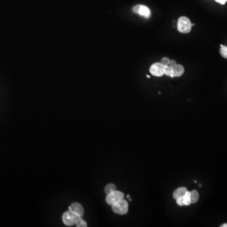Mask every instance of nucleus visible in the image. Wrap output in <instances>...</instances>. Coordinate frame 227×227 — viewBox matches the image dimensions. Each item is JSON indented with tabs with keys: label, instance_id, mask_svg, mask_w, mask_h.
Here are the masks:
<instances>
[{
	"label": "nucleus",
	"instance_id": "obj_1",
	"mask_svg": "<svg viewBox=\"0 0 227 227\" xmlns=\"http://www.w3.org/2000/svg\"><path fill=\"white\" fill-rule=\"evenodd\" d=\"M177 30L182 33H189L192 28V24L190 20L186 16H181L177 22Z\"/></svg>",
	"mask_w": 227,
	"mask_h": 227
},
{
	"label": "nucleus",
	"instance_id": "obj_2",
	"mask_svg": "<svg viewBox=\"0 0 227 227\" xmlns=\"http://www.w3.org/2000/svg\"><path fill=\"white\" fill-rule=\"evenodd\" d=\"M113 211L119 214H125L128 211V203L127 201L122 200L112 205Z\"/></svg>",
	"mask_w": 227,
	"mask_h": 227
},
{
	"label": "nucleus",
	"instance_id": "obj_3",
	"mask_svg": "<svg viewBox=\"0 0 227 227\" xmlns=\"http://www.w3.org/2000/svg\"><path fill=\"white\" fill-rule=\"evenodd\" d=\"M124 197V195L122 192L115 191L107 194L106 197V202L109 205H113L114 204L123 200Z\"/></svg>",
	"mask_w": 227,
	"mask_h": 227
},
{
	"label": "nucleus",
	"instance_id": "obj_4",
	"mask_svg": "<svg viewBox=\"0 0 227 227\" xmlns=\"http://www.w3.org/2000/svg\"><path fill=\"white\" fill-rule=\"evenodd\" d=\"M165 67V66H163L161 62H156L151 66L150 72L155 76H162L164 75Z\"/></svg>",
	"mask_w": 227,
	"mask_h": 227
},
{
	"label": "nucleus",
	"instance_id": "obj_5",
	"mask_svg": "<svg viewBox=\"0 0 227 227\" xmlns=\"http://www.w3.org/2000/svg\"><path fill=\"white\" fill-rule=\"evenodd\" d=\"M76 215V214H74L70 211V210L68 211L65 212L62 214V221H63L64 224L69 226H71L75 225Z\"/></svg>",
	"mask_w": 227,
	"mask_h": 227
},
{
	"label": "nucleus",
	"instance_id": "obj_6",
	"mask_svg": "<svg viewBox=\"0 0 227 227\" xmlns=\"http://www.w3.org/2000/svg\"><path fill=\"white\" fill-rule=\"evenodd\" d=\"M69 210L74 214L78 216H82L84 214V208L80 204L77 203H74L71 204L69 207Z\"/></svg>",
	"mask_w": 227,
	"mask_h": 227
},
{
	"label": "nucleus",
	"instance_id": "obj_7",
	"mask_svg": "<svg viewBox=\"0 0 227 227\" xmlns=\"http://www.w3.org/2000/svg\"><path fill=\"white\" fill-rule=\"evenodd\" d=\"M173 69V76L174 77H179L183 75L184 72V68L181 65H176Z\"/></svg>",
	"mask_w": 227,
	"mask_h": 227
},
{
	"label": "nucleus",
	"instance_id": "obj_8",
	"mask_svg": "<svg viewBox=\"0 0 227 227\" xmlns=\"http://www.w3.org/2000/svg\"><path fill=\"white\" fill-rule=\"evenodd\" d=\"M138 14L140 15L141 16L145 17V18H148V17H150L151 15V12H150V9L147 7H146V6L141 5Z\"/></svg>",
	"mask_w": 227,
	"mask_h": 227
},
{
	"label": "nucleus",
	"instance_id": "obj_9",
	"mask_svg": "<svg viewBox=\"0 0 227 227\" xmlns=\"http://www.w3.org/2000/svg\"><path fill=\"white\" fill-rule=\"evenodd\" d=\"M187 190L185 187H180V188L176 189L175 192H174V197L175 200H177L178 198H180L181 197H183L185 193L187 192Z\"/></svg>",
	"mask_w": 227,
	"mask_h": 227
},
{
	"label": "nucleus",
	"instance_id": "obj_10",
	"mask_svg": "<svg viewBox=\"0 0 227 227\" xmlns=\"http://www.w3.org/2000/svg\"><path fill=\"white\" fill-rule=\"evenodd\" d=\"M75 224L77 227H87V224L82 218L81 216L76 215L75 217Z\"/></svg>",
	"mask_w": 227,
	"mask_h": 227
},
{
	"label": "nucleus",
	"instance_id": "obj_11",
	"mask_svg": "<svg viewBox=\"0 0 227 227\" xmlns=\"http://www.w3.org/2000/svg\"><path fill=\"white\" fill-rule=\"evenodd\" d=\"M190 198H191V203H196L198 200H199V194L198 192L196 190H193L191 192L190 194Z\"/></svg>",
	"mask_w": 227,
	"mask_h": 227
},
{
	"label": "nucleus",
	"instance_id": "obj_12",
	"mask_svg": "<svg viewBox=\"0 0 227 227\" xmlns=\"http://www.w3.org/2000/svg\"><path fill=\"white\" fill-rule=\"evenodd\" d=\"M116 191V186L113 184H109L106 185L105 187V192L107 194H109L110 193Z\"/></svg>",
	"mask_w": 227,
	"mask_h": 227
},
{
	"label": "nucleus",
	"instance_id": "obj_13",
	"mask_svg": "<svg viewBox=\"0 0 227 227\" xmlns=\"http://www.w3.org/2000/svg\"><path fill=\"white\" fill-rule=\"evenodd\" d=\"M190 194H191V192L187 191V192L185 193V194L182 197L184 204L185 206H189L191 204V198H190Z\"/></svg>",
	"mask_w": 227,
	"mask_h": 227
},
{
	"label": "nucleus",
	"instance_id": "obj_14",
	"mask_svg": "<svg viewBox=\"0 0 227 227\" xmlns=\"http://www.w3.org/2000/svg\"><path fill=\"white\" fill-rule=\"evenodd\" d=\"M165 75H166L167 76H169L170 77H174L173 76V69L172 67H170V66H167L165 67V72H164Z\"/></svg>",
	"mask_w": 227,
	"mask_h": 227
},
{
	"label": "nucleus",
	"instance_id": "obj_15",
	"mask_svg": "<svg viewBox=\"0 0 227 227\" xmlns=\"http://www.w3.org/2000/svg\"><path fill=\"white\" fill-rule=\"evenodd\" d=\"M220 54L224 58L227 59V47L224 46L223 45H221Z\"/></svg>",
	"mask_w": 227,
	"mask_h": 227
},
{
	"label": "nucleus",
	"instance_id": "obj_16",
	"mask_svg": "<svg viewBox=\"0 0 227 227\" xmlns=\"http://www.w3.org/2000/svg\"><path fill=\"white\" fill-rule=\"evenodd\" d=\"M170 59L168 58H163L161 60V63L165 66H168L169 65V62H170Z\"/></svg>",
	"mask_w": 227,
	"mask_h": 227
},
{
	"label": "nucleus",
	"instance_id": "obj_17",
	"mask_svg": "<svg viewBox=\"0 0 227 227\" xmlns=\"http://www.w3.org/2000/svg\"><path fill=\"white\" fill-rule=\"evenodd\" d=\"M140 7H141V5H140V4H138V5L134 6V7L133 8V12L135 13H138V14L139 10V8H140Z\"/></svg>",
	"mask_w": 227,
	"mask_h": 227
},
{
	"label": "nucleus",
	"instance_id": "obj_18",
	"mask_svg": "<svg viewBox=\"0 0 227 227\" xmlns=\"http://www.w3.org/2000/svg\"><path fill=\"white\" fill-rule=\"evenodd\" d=\"M176 65H177V63H176V61L175 60H170V62H169V65L170 67H174Z\"/></svg>",
	"mask_w": 227,
	"mask_h": 227
},
{
	"label": "nucleus",
	"instance_id": "obj_19",
	"mask_svg": "<svg viewBox=\"0 0 227 227\" xmlns=\"http://www.w3.org/2000/svg\"><path fill=\"white\" fill-rule=\"evenodd\" d=\"M215 1L221 4H224L227 1V0H215Z\"/></svg>",
	"mask_w": 227,
	"mask_h": 227
},
{
	"label": "nucleus",
	"instance_id": "obj_20",
	"mask_svg": "<svg viewBox=\"0 0 227 227\" xmlns=\"http://www.w3.org/2000/svg\"><path fill=\"white\" fill-rule=\"evenodd\" d=\"M221 227H227V223H225V224H223V225H221Z\"/></svg>",
	"mask_w": 227,
	"mask_h": 227
},
{
	"label": "nucleus",
	"instance_id": "obj_21",
	"mask_svg": "<svg viewBox=\"0 0 227 227\" xmlns=\"http://www.w3.org/2000/svg\"><path fill=\"white\" fill-rule=\"evenodd\" d=\"M147 77H148V78H150V76H149V75H147Z\"/></svg>",
	"mask_w": 227,
	"mask_h": 227
}]
</instances>
